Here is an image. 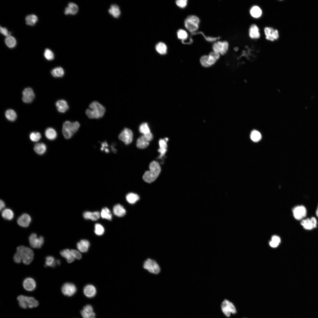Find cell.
Masks as SVG:
<instances>
[{
    "label": "cell",
    "mask_w": 318,
    "mask_h": 318,
    "mask_svg": "<svg viewBox=\"0 0 318 318\" xmlns=\"http://www.w3.org/2000/svg\"><path fill=\"white\" fill-rule=\"evenodd\" d=\"M106 110L101 104L97 101L92 102L89 105L85 113L87 116L90 119H99L104 116Z\"/></svg>",
    "instance_id": "1"
},
{
    "label": "cell",
    "mask_w": 318,
    "mask_h": 318,
    "mask_svg": "<svg viewBox=\"0 0 318 318\" xmlns=\"http://www.w3.org/2000/svg\"><path fill=\"white\" fill-rule=\"evenodd\" d=\"M150 170L146 171L143 176L144 180L148 183L154 181L158 177L161 171L159 163L155 161L151 162L149 165Z\"/></svg>",
    "instance_id": "2"
},
{
    "label": "cell",
    "mask_w": 318,
    "mask_h": 318,
    "mask_svg": "<svg viewBox=\"0 0 318 318\" xmlns=\"http://www.w3.org/2000/svg\"><path fill=\"white\" fill-rule=\"evenodd\" d=\"M80 124L77 121H65L63 125L62 133L64 138L67 139L71 138L78 131Z\"/></svg>",
    "instance_id": "3"
},
{
    "label": "cell",
    "mask_w": 318,
    "mask_h": 318,
    "mask_svg": "<svg viewBox=\"0 0 318 318\" xmlns=\"http://www.w3.org/2000/svg\"><path fill=\"white\" fill-rule=\"evenodd\" d=\"M16 251L20 255L22 261L24 264L28 265L33 260L34 253L30 248L24 246H20L17 248Z\"/></svg>",
    "instance_id": "4"
},
{
    "label": "cell",
    "mask_w": 318,
    "mask_h": 318,
    "mask_svg": "<svg viewBox=\"0 0 318 318\" xmlns=\"http://www.w3.org/2000/svg\"><path fill=\"white\" fill-rule=\"evenodd\" d=\"M17 299L20 306L24 309L35 307L39 304L38 301L32 297L20 295L17 297Z\"/></svg>",
    "instance_id": "5"
},
{
    "label": "cell",
    "mask_w": 318,
    "mask_h": 318,
    "mask_svg": "<svg viewBox=\"0 0 318 318\" xmlns=\"http://www.w3.org/2000/svg\"><path fill=\"white\" fill-rule=\"evenodd\" d=\"M200 22V19L198 16L195 15H190L185 19L184 25L189 32H193L198 29Z\"/></svg>",
    "instance_id": "6"
},
{
    "label": "cell",
    "mask_w": 318,
    "mask_h": 318,
    "mask_svg": "<svg viewBox=\"0 0 318 318\" xmlns=\"http://www.w3.org/2000/svg\"><path fill=\"white\" fill-rule=\"evenodd\" d=\"M221 307L223 314L227 317H230L231 314H235L237 312V309L234 304L227 299H224L222 302Z\"/></svg>",
    "instance_id": "7"
},
{
    "label": "cell",
    "mask_w": 318,
    "mask_h": 318,
    "mask_svg": "<svg viewBox=\"0 0 318 318\" xmlns=\"http://www.w3.org/2000/svg\"><path fill=\"white\" fill-rule=\"evenodd\" d=\"M143 268L150 272L158 274L160 271V268L155 261L151 259H147L144 263Z\"/></svg>",
    "instance_id": "8"
},
{
    "label": "cell",
    "mask_w": 318,
    "mask_h": 318,
    "mask_svg": "<svg viewBox=\"0 0 318 318\" xmlns=\"http://www.w3.org/2000/svg\"><path fill=\"white\" fill-rule=\"evenodd\" d=\"M229 44L226 41H217L213 45L212 49L213 51L222 55L226 54L227 52Z\"/></svg>",
    "instance_id": "9"
},
{
    "label": "cell",
    "mask_w": 318,
    "mask_h": 318,
    "mask_svg": "<svg viewBox=\"0 0 318 318\" xmlns=\"http://www.w3.org/2000/svg\"><path fill=\"white\" fill-rule=\"evenodd\" d=\"M133 134L132 130L128 128H125L118 136V138L120 140L127 145L130 143L132 141Z\"/></svg>",
    "instance_id": "10"
},
{
    "label": "cell",
    "mask_w": 318,
    "mask_h": 318,
    "mask_svg": "<svg viewBox=\"0 0 318 318\" xmlns=\"http://www.w3.org/2000/svg\"><path fill=\"white\" fill-rule=\"evenodd\" d=\"M29 241L30 246L34 248H40L43 245L44 239L42 236L38 237L35 233H32L29 238Z\"/></svg>",
    "instance_id": "11"
},
{
    "label": "cell",
    "mask_w": 318,
    "mask_h": 318,
    "mask_svg": "<svg viewBox=\"0 0 318 318\" xmlns=\"http://www.w3.org/2000/svg\"><path fill=\"white\" fill-rule=\"evenodd\" d=\"M293 216L297 220H302L307 215V210L303 206H296L292 210Z\"/></svg>",
    "instance_id": "12"
},
{
    "label": "cell",
    "mask_w": 318,
    "mask_h": 318,
    "mask_svg": "<svg viewBox=\"0 0 318 318\" xmlns=\"http://www.w3.org/2000/svg\"><path fill=\"white\" fill-rule=\"evenodd\" d=\"M61 290L63 294L67 296H71L76 292V286L72 283H66L62 286Z\"/></svg>",
    "instance_id": "13"
},
{
    "label": "cell",
    "mask_w": 318,
    "mask_h": 318,
    "mask_svg": "<svg viewBox=\"0 0 318 318\" xmlns=\"http://www.w3.org/2000/svg\"><path fill=\"white\" fill-rule=\"evenodd\" d=\"M301 224L304 229L311 230L316 228L317 222L315 217H312L310 218H307L303 219L301 222Z\"/></svg>",
    "instance_id": "14"
},
{
    "label": "cell",
    "mask_w": 318,
    "mask_h": 318,
    "mask_svg": "<svg viewBox=\"0 0 318 318\" xmlns=\"http://www.w3.org/2000/svg\"><path fill=\"white\" fill-rule=\"evenodd\" d=\"M22 94V100L25 103H31L34 98V93L33 90L30 87L25 88L23 91Z\"/></svg>",
    "instance_id": "15"
},
{
    "label": "cell",
    "mask_w": 318,
    "mask_h": 318,
    "mask_svg": "<svg viewBox=\"0 0 318 318\" xmlns=\"http://www.w3.org/2000/svg\"><path fill=\"white\" fill-rule=\"evenodd\" d=\"M266 39L271 41H274L277 39L279 37L278 31L274 29L273 28L266 27L264 29Z\"/></svg>",
    "instance_id": "16"
},
{
    "label": "cell",
    "mask_w": 318,
    "mask_h": 318,
    "mask_svg": "<svg viewBox=\"0 0 318 318\" xmlns=\"http://www.w3.org/2000/svg\"><path fill=\"white\" fill-rule=\"evenodd\" d=\"M81 314L83 318H95V314L93 312L92 306L89 304L85 305L80 311Z\"/></svg>",
    "instance_id": "17"
},
{
    "label": "cell",
    "mask_w": 318,
    "mask_h": 318,
    "mask_svg": "<svg viewBox=\"0 0 318 318\" xmlns=\"http://www.w3.org/2000/svg\"><path fill=\"white\" fill-rule=\"evenodd\" d=\"M31 221L30 216L26 213H24L19 216L17 220V223L20 226L26 227L29 226Z\"/></svg>",
    "instance_id": "18"
},
{
    "label": "cell",
    "mask_w": 318,
    "mask_h": 318,
    "mask_svg": "<svg viewBox=\"0 0 318 318\" xmlns=\"http://www.w3.org/2000/svg\"><path fill=\"white\" fill-rule=\"evenodd\" d=\"M24 289L27 291H31L35 289L36 283L35 280L31 278H27L24 281L23 284Z\"/></svg>",
    "instance_id": "19"
},
{
    "label": "cell",
    "mask_w": 318,
    "mask_h": 318,
    "mask_svg": "<svg viewBox=\"0 0 318 318\" xmlns=\"http://www.w3.org/2000/svg\"><path fill=\"white\" fill-rule=\"evenodd\" d=\"M79 10V8L76 4L73 2L69 3L65 9L64 13L65 15L71 14L74 15L77 14Z\"/></svg>",
    "instance_id": "20"
},
{
    "label": "cell",
    "mask_w": 318,
    "mask_h": 318,
    "mask_svg": "<svg viewBox=\"0 0 318 318\" xmlns=\"http://www.w3.org/2000/svg\"><path fill=\"white\" fill-rule=\"evenodd\" d=\"M83 292L85 295L87 297L92 298L96 294V289L95 286L91 284L86 285L84 288Z\"/></svg>",
    "instance_id": "21"
},
{
    "label": "cell",
    "mask_w": 318,
    "mask_h": 318,
    "mask_svg": "<svg viewBox=\"0 0 318 318\" xmlns=\"http://www.w3.org/2000/svg\"><path fill=\"white\" fill-rule=\"evenodd\" d=\"M56 106L57 110L61 113H64L69 108V105L67 102L63 99L60 100L56 102Z\"/></svg>",
    "instance_id": "22"
},
{
    "label": "cell",
    "mask_w": 318,
    "mask_h": 318,
    "mask_svg": "<svg viewBox=\"0 0 318 318\" xmlns=\"http://www.w3.org/2000/svg\"><path fill=\"white\" fill-rule=\"evenodd\" d=\"M168 140L167 138H165L164 139H160L159 141L160 148L158 150V151L160 153L158 157L159 158H161L167 151V145L166 143Z\"/></svg>",
    "instance_id": "23"
},
{
    "label": "cell",
    "mask_w": 318,
    "mask_h": 318,
    "mask_svg": "<svg viewBox=\"0 0 318 318\" xmlns=\"http://www.w3.org/2000/svg\"><path fill=\"white\" fill-rule=\"evenodd\" d=\"M60 254L67 259L69 263L73 262L75 259L72 250L68 249H64L60 252Z\"/></svg>",
    "instance_id": "24"
},
{
    "label": "cell",
    "mask_w": 318,
    "mask_h": 318,
    "mask_svg": "<svg viewBox=\"0 0 318 318\" xmlns=\"http://www.w3.org/2000/svg\"><path fill=\"white\" fill-rule=\"evenodd\" d=\"M90 246L89 241L86 239H82L78 242L77 244V249L80 252L83 253L87 252Z\"/></svg>",
    "instance_id": "25"
},
{
    "label": "cell",
    "mask_w": 318,
    "mask_h": 318,
    "mask_svg": "<svg viewBox=\"0 0 318 318\" xmlns=\"http://www.w3.org/2000/svg\"><path fill=\"white\" fill-rule=\"evenodd\" d=\"M83 216L85 219H90L93 221H96L100 218V214L98 211L93 212L86 211L84 213Z\"/></svg>",
    "instance_id": "26"
},
{
    "label": "cell",
    "mask_w": 318,
    "mask_h": 318,
    "mask_svg": "<svg viewBox=\"0 0 318 318\" xmlns=\"http://www.w3.org/2000/svg\"><path fill=\"white\" fill-rule=\"evenodd\" d=\"M113 212L115 215L119 217L124 216L126 213L125 209L122 206L119 204H116L114 206Z\"/></svg>",
    "instance_id": "27"
},
{
    "label": "cell",
    "mask_w": 318,
    "mask_h": 318,
    "mask_svg": "<svg viewBox=\"0 0 318 318\" xmlns=\"http://www.w3.org/2000/svg\"><path fill=\"white\" fill-rule=\"evenodd\" d=\"M249 34L250 37L252 39H258L260 36L259 32V29L255 24H253L250 26L249 29Z\"/></svg>",
    "instance_id": "28"
},
{
    "label": "cell",
    "mask_w": 318,
    "mask_h": 318,
    "mask_svg": "<svg viewBox=\"0 0 318 318\" xmlns=\"http://www.w3.org/2000/svg\"><path fill=\"white\" fill-rule=\"evenodd\" d=\"M108 12L111 15L115 18L120 16L121 12L118 6L115 4H112L108 10Z\"/></svg>",
    "instance_id": "29"
},
{
    "label": "cell",
    "mask_w": 318,
    "mask_h": 318,
    "mask_svg": "<svg viewBox=\"0 0 318 318\" xmlns=\"http://www.w3.org/2000/svg\"><path fill=\"white\" fill-rule=\"evenodd\" d=\"M220 54L213 51L211 52L208 55V63L210 66L215 63L219 59Z\"/></svg>",
    "instance_id": "30"
},
{
    "label": "cell",
    "mask_w": 318,
    "mask_h": 318,
    "mask_svg": "<svg viewBox=\"0 0 318 318\" xmlns=\"http://www.w3.org/2000/svg\"><path fill=\"white\" fill-rule=\"evenodd\" d=\"M45 135L46 138L50 140L55 139L57 136L56 131L53 128L48 127L45 130Z\"/></svg>",
    "instance_id": "31"
},
{
    "label": "cell",
    "mask_w": 318,
    "mask_h": 318,
    "mask_svg": "<svg viewBox=\"0 0 318 318\" xmlns=\"http://www.w3.org/2000/svg\"><path fill=\"white\" fill-rule=\"evenodd\" d=\"M47 148L46 145L43 143H39L36 144L34 148L35 152L39 155L44 154L47 150Z\"/></svg>",
    "instance_id": "32"
},
{
    "label": "cell",
    "mask_w": 318,
    "mask_h": 318,
    "mask_svg": "<svg viewBox=\"0 0 318 318\" xmlns=\"http://www.w3.org/2000/svg\"><path fill=\"white\" fill-rule=\"evenodd\" d=\"M149 142L143 135L141 136L137 140L136 146L140 149H144L149 145Z\"/></svg>",
    "instance_id": "33"
},
{
    "label": "cell",
    "mask_w": 318,
    "mask_h": 318,
    "mask_svg": "<svg viewBox=\"0 0 318 318\" xmlns=\"http://www.w3.org/2000/svg\"><path fill=\"white\" fill-rule=\"evenodd\" d=\"M45 259V266L54 267L57 265H59L60 264L59 260H55L54 258L52 256H47Z\"/></svg>",
    "instance_id": "34"
},
{
    "label": "cell",
    "mask_w": 318,
    "mask_h": 318,
    "mask_svg": "<svg viewBox=\"0 0 318 318\" xmlns=\"http://www.w3.org/2000/svg\"><path fill=\"white\" fill-rule=\"evenodd\" d=\"M127 201L130 203L133 204L139 199V197L137 194L130 193H128L126 196Z\"/></svg>",
    "instance_id": "35"
},
{
    "label": "cell",
    "mask_w": 318,
    "mask_h": 318,
    "mask_svg": "<svg viewBox=\"0 0 318 318\" xmlns=\"http://www.w3.org/2000/svg\"><path fill=\"white\" fill-rule=\"evenodd\" d=\"M51 73L54 77H61L64 76V72L62 67H57L51 70Z\"/></svg>",
    "instance_id": "36"
},
{
    "label": "cell",
    "mask_w": 318,
    "mask_h": 318,
    "mask_svg": "<svg viewBox=\"0 0 318 318\" xmlns=\"http://www.w3.org/2000/svg\"><path fill=\"white\" fill-rule=\"evenodd\" d=\"M14 213L13 211L9 209L6 208L3 210L1 213V215L4 219L11 220L14 217Z\"/></svg>",
    "instance_id": "37"
},
{
    "label": "cell",
    "mask_w": 318,
    "mask_h": 318,
    "mask_svg": "<svg viewBox=\"0 0 318 318\" xmlns=\"http://www.w3.org/2000/svg\"><path fill=\"white\" fill-rule=\"evenodd\" d=\"M100 216L104 219L110 221L112 218V215L110 210L106 207L103 208L100 213Z\"/></svg>",
    "instance_id": "38"
},
{
    "label": "cell",
    "mask_w": 318,
    "mask_h": 318,
    "mask_svg": "<svg viewBox=\"0 0 318 318\" xmlns=\"http://www.w3.org/2000/svg\"><path fill=\"white\" fill-rule=\"evenodd\" d=\"M6 118L11 121H14L17 118V114L13 110L10 109L7 110L5 112Z\"/></svg>",
    "instance_id": "39"
},
{
    "label": "cell",
    "mask_w": 318,
    "mask_h": 318,
    "mask_svg": "<svg viewBox=\"0 0 318 318\" xmlns=\"http://www.w3.org/2000/svg\"><path fill=\"white\" fill-rule=\"evenodd\" d=\"M38 19L37 16L34 14L28 15L25 18L26 24L28 25L34 26L37 22Z\"/></svg>",
    "instance_id": "40"
},
{
    "label": "cell",
    "mask_w": 318,
    "mask_h": 318,
    "mask_svg": "<svg viewBox=\"0 0 318 318\" xmlns=\"http://www.w3.org/2000/svg\"><path fill=\"white\" fill-rule=\"evenodd\" d=\"M250 13L253 17L258 18L261 16L262 12L261 9L259 6H255L251 8L250 10Z\"/></svg>",
    "instance_id": "41"
},
{
    "label": "cell",
    "mask_w": 318,
    "mask_h": 318,
    "mask_svg": "<svg viewBox=\"0 0 318 318\" xmlns=\"http://www.w3.org/2000/svg\"><path fill=\"white\" fill-rule=\"evenodd\" d=\"M5 42L7 46L10 48H14L16 44V39L11 36L7 37L5 39Z\"/></svg>",
    "instance_id": "42"
},
{
    "label": "cell",
    "mask_w": 318,
    "mask_h": 318,
    "mask_svg": "<svg viewBox=\"0 0 318 318\" xmlns=\"http://www.w3.org/2000/svg\"><path fill=\"white\" fill-rule=\"evenodd\" d=\"M155 48L157 52L161 54H165L167 52V47L165 44L163 42L158 43L156 45Z\"/></svg>",
    "instance_id": "43"
},
{
    "label": "cell",
    "mask_w": 318,
    "mask_h": 318,
    "mask_svg": "<svg viewBox=\"0 0 318 318\" xmlns=\"http://www.w3.org/2000/svg\"><path fill=\"white\" fill-rule=\"evenodd\" d=\"M29 137L30 140L32 141L36 142L40 139L41 138V135L39 132H33L30 133Z\"/></svg>",
    "instance_id": "44"
},
{
    "label": "cell",
    "mask_w": 318,
    "mask_h": 318,
    "mask_svg": "<svg viewBox=\"0 0 318 318\" xmlns=\"http://www.w3.org/2000/svg\"><path fill=\"white\" fill-rule=\"evenodd\" d=\"M139 130L141 133L143 135L150 132L148 123L146 122L143 123L140 125L139 127Z\"/></svg>",
    "instance_id": "45"
},
{
    "label": "cell",
    "mask_w": 318,
    "mask_h": 318,
    "mask_svg": "<svg viewBox=\"0 0 318 318\" xmlns=\"http://www.w3.org/2000/svg\"><path fill=\"white\" fill-rule=\"evenodd\" d=\"M95 232L98 236H101L103 234L105 230L103 227L100 224L97 223L95 225Z\"/></svg>",
    "instance_id": "46"
},
{
    "label": "cell",
    "mask_w": 318,
    "mask_h": 318,
    "mask_svg": "<svg viewBox=\"0 0 318 318\" xmlns=\"http://www.w3.org/2000/svg\"><path fill=\"white\" fill-rule=\"evenodd\" d=\"M44 56L45 58L48 60H53L54 58V55L53 52L50 49H46L44 52Z\"/></svg>",
    "instance_id": "47"
},
{
    "label": "cell",
    "mask_w": 318,
    "mask_h": 318,
    "mask_svg": "<svg viewBox=\"0 0 318 318\" xmlns=\"http://www.w3.org/2000/svg\"><path fill=\"white\" fill-rule=\"evenodd\" d=\"M178 38L184 41L187 38L188 34L183 29H180L178 30L177 33Z\"/></svg>",
    "instance_id": "48"
},
{
    "label": "cell",
    "mask_w": 318,
    "mask_h": 318,
    "mask_svg": "<svg viewBox=\"0 0 318 318\" xmlns=\"http://www.w3.org/2000/svg\"><path fill=\"white\" fill-rule=\"evenodd\" d=\"M251 137L253 141L257 142L261 139V135L259 132L256 130H254L252 132Z\"/></svg>",
    "instance_id": "49"
},
{
    "label": "cell",
    "mask_w": 318,
    "mask_h": 318,
    "mask_svg": "<svg viewBox=\"0 0 318 318\" xmlns=\"http://www.w3.org/2000/svg\"><path fill=\"white\" fill-rule=\"evenodd\" d=\"M208 55H204L200 58V63L204 67H207L210 66L208 63Z\"/></svg>",
    "instance_id": "50"
},
{
    "label": "cell",
    "mask_w": 318,
    "mask_h": 318,
    "mask_svg": "<svg viewBox=\"0 0 318 318\" xmlns=\"http://www.w3.org/2000/svg\"><path fill=\"white\" fill-rule=\"evenodd\" d=\"M187 0H178L176 1V3L179 7L184 8L187 5Z\"/></svg>",
    "instance_id": "51"
},
{
    "label": "cell",
    "mask_w": 318,
    "mask_h": 318,
    "mask_svg": "<svg viewBox=\"0 0 318 318\" xmlns=\"http://www.w3.org/2000/svg\"><path fill=\"white\" fill-rule=\"evenodd\" d=\"M0 32L2 35L7 37L11 36V33L9 32L7 28L5 27L0 26Z\"/></svg>",
    "instance_id": "52"
},
{
    "label": "cell",
    "mask_w": 318,
    "mask_h": 318,
    "mask_svg": "<svg viewBox=\"0 0 318 318\" xmlns=\"http://www.w3.org/2000/svg\"><path fill=\"white\" fill-rule=\"evenodd\" d=\"M72 250L75 258L77 259H80L82 257L81 254L79 251L74 249H72Z\"/></svg>",
    "instance_id": "53"
},
{
    "label": "cell",
    "mask_w": 318,
    "mask_h": 318,
    "mask_svg": "<svg viewBox=\"0 0 318 318\" xmlns=\"http://www.w3.org/2000/svg\"><path fill=\"white\" fill-rule=\"evenodd\" d=\"M13 259L14 261L16 263H19L22 261L20 255L17 252L14 255Z\"/></svg>",
    "instance_id": "54"
},
{
    "label": "cell",
    "mask_w": 318,
    "mask_h": 318,
    "mask_svg": "<svg viewBox=\"0 0 318 318\" xmlns=\"http://www.w3.org/2000/svg\"><path fill=\"white\" fill-rule=\"evenodd\" d=\"M148 142L151 141L153 138V134L150 132L143 135Z\"/></svg>",
    "instance_id": "55"
},
{
    "label": "cell",
    "mask_w": 318,
    "mask_h": 318,
    "mask_svg": "<svg viewBox=\"0 0 318 318\" xmlns=\"http://www.w3.org/2000/svg\"><path fill=\"white\" fill-rule=\"evenodd\" d=\"M272 241L279 244L281 241L280 238L277 236H273L271 238Z\"/></svg>",
    "instance_id": "56"
},
{
    "label": "cell",
    "mask_w": 318,
    "mask_h": 318,
    "mask_svg": "<svg viewBox=\"0 0 318 318\" xmlns=\"http://www.w3.org/2000/svg\"><path fill=\"white\" fill-rule=\"evenodd\" d=\"M279 244L271 241L269 242L270 245L272 247H276L279 245Z\"/></svg>",
    "instance_id": "57"
},
{
    "label": "cell",
    "mask_w": 318,
    "mask_h": 318,
    "mask_svg": "<svg viewBox=\"0 0 318 318\" xmlns=\"http://www.w3.org/2000/svg\"><path fill=\"white\" fill-rule=\"evenodd\" d=\"M0 208L1 211L2 209L4 208L5 207V204L4 202L2 200H0Z\"/></svg>",
    "instance_id": "58"
},
{
    "label": "cell",
    "mask_w": 318,
    "mask_h": 318,
    "mask_svg": "<svg viewBox=\"0 0 318 318\" xmlns=\"http://www.w3.org/2000/svg\"><path fill=\"white\" fill-rule=\"evenodd\" d=\"M316 216L318 217V206L316 212Z\"/></svg>",
    "instance_id": "59"
},
{
    "label": "cell",
    "mask_w": 318,
    "mask_h": 318,
    "mask_svg": "<svg viewBox=\"0 0 318 318\" xmlns=\"http://www.w3.org/2000/svg\"><path fill=\"white\" fill-rule=\"evenodd\" d=\"M238 50V47H235L234 48V50L235 51H237Z\"/></svg>",
    "instance_id": "60"
},
{
    "label": "cell",
    "mask_w": 318,
    "mask_h": 318,
    "mask_svg": "<svg viewBox=\"0 0 318 318\" xmlns=\"http://www.w3.org/2000/svg\"></svg>",
    "instance_id": "61"
}]
</instances>
